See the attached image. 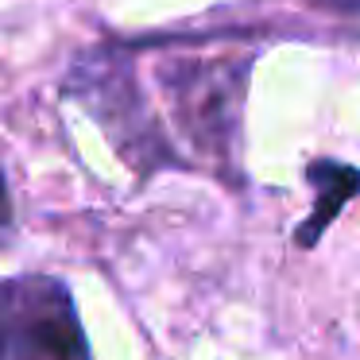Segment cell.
Returning <instances> with one entry per match:
<instances>
[{"mask_svg":"<svg viewBox=\"0 0 360 360\" xmlns=\"http://www.w3.org/2000/svg\"><path fill=\"white\" fill-rule=\"evenodd\" d=\"M0 360H89L66 287L20 279L0 290Z\"/></svg>","mask_w":360,"mask_h":360,"instance_id":"6da1fadb","label":"cell"},{"mask_svg":"<svg viewBox=\"0 0 360 360\" xmlns=\"http://www.w3.org/2000/svg\"><path fill=\"white\" fill-rule=\"evenodd\" d=\"M244 78L248 63H171L163 66V82L174 97L182 128L194 136L198 148L229 155L240 124V105H244Z\"/></svg>","mask_w":360,"mask_h":360,"instance_id":"7a4b0ae2","label":"cell"},{"mask_svg":"<svg viewBox=\"0 0 360 360\" xmlns=\"http://www.w3.org/2000/svg\"><path fill=\"white\" fill-rule=\"evenodd\" d=\"M306 179L314 182L318 198H314V213L295 229L298 248H314L326 236V229L337 221V213L345 210V202L356 198V190H360V171L349 163H337V159H314Z\"/></svg>","mask_w":360,"mask_h":360,"instance_id":"3957f363","label":"cell"},{"mask_svg":"<svg viewBox=\"0 0 360 360\" xmlns=\"http://www.w3.org/2000/svg\"><path fill=\"white\" fill-rule=\"evenodd\" d=\"M314 8H326V12H337V16H360V0H306Z\"/></svg>","mask_w":360,"mask_h":360,"instance_id":"277c9868","label":"cell"},{"mask_svg":"<svg viewBox=\"0 0 360 360\" xmlns=\"http://www.w3.org/2000/svg\"><path fill=\"white\" fill-rule=\"evenodd\" d=\"M12 229V202H8V186H4V174H0V240L8 236Z\"/></svg>","mask_w":360,"mask_h":360,"instance_id":"5b68a950","label":"cell"}]
</instances>
